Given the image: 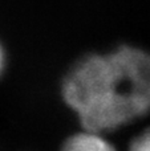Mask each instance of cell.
<instances>
[{"mask_svg":"<svg viewBox=\"0 0 150 151\" xmlns=\"http://www.w3.org/2000/svg\"><path fill=\"white\" fill-rule=\"evenodd\" d=\"M5 70H7V52L3 42L0 41V78L3 77Z\"/></svg>","mask_w":150,"mask_h":151,"instance_id":"cell-4","label":"cell"},{"mask_svg":"<svg viewBox=\"0 0 150 151\" xmlns=\"http://www.w3.org/2000/svg\"><path fill=\"white\" fill-rule=\"evenodd\" d=\"M126 151H150V126L142 129L130 139Z\"/></svg>","mask_w":150,"mask_h":151,"instance_id":"cell-3","label":"cell"},{"mask_svg":"<svg viewBox=\"0 0 150 151\" xmlns=\"http://www.w3.org/2000/svg\"><path fill=\"white\" fill-rule=\"evenodd\" d=\"M58 151H120L110 141L108 134L90 129L80 127L79 131L69 134Z\"/></svg>","mask_w":150,"mask_h":151,"instance_id":"cell-2","label":"cell"},{"mask_svg":"<svg viewBox=\"0 0 150 151\" xmlns=\"http://www.w3.org/2000/svg\"><path fill=\"white\" fill-rule=\"evenodd\" d=\"M61 101L80 127L113 133L150 115V50L122 44L73 61L60 81Z\"/></svg>","mask_w":150,"mask_h":151,"instance_id":"cell-1","label":"cell"}]
</instances>
